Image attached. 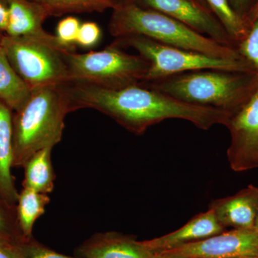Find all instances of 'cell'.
I'll use <instances>...</instances> for the list:
<instances>
[{
  "label": "cell",
  "instance_id": "9",
  "mask_svg": "<svg viewBox=\"0 0 258 258\" xmlns=\"http://www.w3.org/2000/svg\"><path fill=\"white\" fill-rule=\"evenodd\" d=\"M230 133L227 155L232 170L258 168V90L226 125Z\"/></svg>",
  "mask_w": 258,
  "mask_h": 258
},
{
  "label": "cell",
  "instance_id": "23",
  "mask_svg": "<svg viewBox=\"0 0 258 258\" xmlns=\"http://www.w3.org/2000/svg\"><path fill=\"white\" fill-rule=\"evenodd\" d=\"M239 54L253 67L258 76V18L251 24L248 34L236 46Z\"/></svg>",
  "mask_w": 258,
  "mask_h": 258
},
{
  "label": "cell",
  "instance_id": "19",
  "mask_svg": "<svg viewBox=\"0 0 258 258\" xmlns=\"http://www.w3.org/2000/svg\"><path fill=\"white\" fill-rule=\"evenodd\" d=\"M43 7L50 16L103 13L113 9L118 0H32Z\"/></svg>",
  "mask_w": 258,
  "mask_h": 258
},
{
  "label": "cell",
  "instance_id": "13",
  "mask_svg": "<svg viewBox=\"0 0 258 258\" xmlns=\"http://www.w3.org/2000/svg\"><path fill=\"white\" fill-rule=\"evenodd\" d=\"M209 208L225 228L253 229L258 212V188L249 185L232 196L214 200Z\"/></svg>",
  "mask_w": 258,
  "mask_h": 258
},
{
  "label": "cell",
  "instance_id": "28",
  "mask_svg": "<svg viewBox=\"0 0 258 258\" xmlns=\"http://www.w3.org/2000/svg\"><path fill=\"white\" fill-rule=\"evenodd\" d=\"M9 18V8L7 0H0V32L6 31Z\"/></svg>",
  "mask_w": 258,
  "mask_h": 258
},
{
  "label": "cell",
  "instance_id": "2",
  "mask_svg": "<svg viewBox=\"0 0 258 258\" xmlns=\"http://www.w3.org/2000/svg\"><path fill=\"white\" fill-rule=\"evenodd\" d=\"M141 83L188 104L215 108L232 116L257 91L258 76L255 73L200 70Z\"/></svg>",
  "mask_w": 258,
  "mask_h": 258
},
{
  "label": "cell",
  "instance_id": "8",
  "mask_svg": "<svg viewBox=\"0 0 258 258\" xmlns=\"http://www.w3.org/2000/svg\"><path fill=\"white\" fill-rule=\"evenodd\" d=\"M156 253L162 258L258 257V232L254 229L223 231L203 240Z\"/></svg>",
  "mask_w": 258,
  "mask_h": 258
},
{
  "label": "cell",
  "instance_id": "34",
  "mask_svg": "<svg viewBox=\"0 0 258 258\" xmlns=\"http://www.w3.org/2000/svg\"><path fill=\"white\" fill-rule=\"evenodd\" d=\"M158 256H159V255H158ZM159 258H162V257H160V256H159Z\"/></svg>",
  "mask_w": 258,
  "mask_h": 258
},
{
  "label": "cell",
  "instance_id": "32",
  "mask_svg": "<svg viewBox=\"0 0 258 258\" xmlns=\"http://www.w3.org/2000/svg\"><path fill=\"white\" fill-rule=\"evenodd\" d=\"M3 35L1 33V32H0V46H1L2 40H3Z\"/></svg>",
  "mask_w": 258,
  "mask_h": 258
},
{
  "label": "cell",
  "instance_id": "12",
  "mask_svg": "<svg viewBox=\"0 0 258 258\" xmlns=\"http://www.w3.org/2000/svg\"><path fill=\"white\" fill-rule=\"evenodd\" d=\"M81 258H159L143 241L115 232L98 233L78 249Z\"/></svg>",
  "mask_w": 258,
  "mask_h": 258
},
{
  "label": "cell",
  "instance_id": "6",
  "mask_svg": "<svg viewBox=\"0 0 258 258\" xmlns=\"http://www.w3.org/2000/svg\"><path fill=\"white\" fill-rule=\"evenodd\" d=\"M68 69V83L119 89L142 82L149 62L142 56L127 53L110 45L87 53L62 52Z\"/></svg>",
  "mask_w": 258,
  "mask_h": 258
},
{
  "label": "cell",
  "instance_id": "14",
  "mask_svg": "<svg viewBox=\"0 0 258 258\" xmlns=\"http://www.w3.org/2000/svg\"><path fill=\"white\" fill-rule=\"evenodd\" d=\"M223 231L225 227L220 225L214 212L209 208L208 211L192 217L177 230L152 240L143 241V243L153 252H160L203 240Z\"/></svg>",
  "mask_w": 258,
  "mask_h": 258
},
{
  "label": "cell",
  "instance_id": "25",
  "mask_svg": "<svg viewBox=\"0 0 258 258\" xmlns=\"http://www.w3.org/2000/svg\"><path fill=\"white\" fill-rule=\"evenodd\" d=\"M101 30L99 25L93 22H86L80 27L76 44L84 48L95 46L101 40Z\"/></svg>",
  "mask_w": 258,
  "mask_h": 258
},
{
  "label": "cell",
  "instance_id": "29",
  "mask_svg": "<svg viewBox=\"0 0 258 258\" xmlns=\"http://www.w3.org/2000/svg\"><path fill=\"white\" fill-rule=\"evenodd\" d=\"M257 18H258V0L256 1L255 4L254 5L248 15H247V20H248L249 23H252Z\"/></svg>",
  "mask_w": 258,
  "mask_h": 258
},
{
  "label": "cell",
  "instance_id": "24",
  "mask_svg": "<svg viewBox=\"0 0 258 258\" xmlns=\"http://www.w3.org/2000/svg\"><path fill=\"white\" fill-rule=\"evenodd\" d=\"M81 25L79 19L75 17L69 16L62 19L57 24L55 36L63 46L76 51L75 44H76Z\"/></svg>",
  "mask_w": 258,
  "mask_h": 258
},
{
  "label": "cell",
  "instance_id": "5",
  "mask_svg": "<svg viewBox=\"0 0 258 258\" xmlns=\"http://www.w3.org/2000/svg\"><path fill=\"white\" fill-rule=\"evenodd\" d=\"M111 45L122 50L133 48L149 62V69L142 82H149L181 73L200 70L255 73L253 67L244 59L218 58L170 46L141 35L115 38Z\"/></svg>",
  "mask_w": 258,
  "mask_h": 258
},
{
  "label": "cell",
  "instance_id": "33",
  "mask_svg": "<svg viewBox=\"0 0 258 258\" xmlns=\"http://www.w3.org/2000/svg\"><path fill=\"white\" fill-rule=\"evenodd\" d=\"M235 258H258V257H235Z\"/></svg>",
  "mask_w": 258,
  "mask_h": 258
},
{
  "label": "cell",
  "instance_id": "7",
  "mask_svg": "<svg viewBox=\"0 0 258 258\" xmlns=\"http://www.w3.org/2000/svg\"><path fill=\"white\" fill-rule=\"evenodd\" d=\"M1 46L15 71L32 91L68 83V69L61 51L25 37L3 35Z\"/></svg>",
  "mask_w": 258,
  "mask_h": 258
},
{
  "label": "cell",
  "instance_id": "31",
  "mask_svg": "<svg viewBox=\"0 0 258 258\" xmlns=\"http://www.w3.org/2000/svg\"><path fill=\"white\" fill-rule=\"evenodd\" d=\"M195 1H196L197 3H200V5H203V6L207 7V8H208V5H207L205 0H195ZM209 9H210V8H209Z\"/></svg>",
  "mask_w": 258,
  "mask_h": 258
},
{
  "label": "cell",
  "instance_id": "20",
  "mask_svg": "<svg viewBox=\"0 0 258 258\" xmlns=\"http://www.w3.org/2000/svg\"><path fill=\"white\" fill-rule=\"evenodd\" d=\"M205 2L237 46L247 36L252 23L237 14L229 0H205Z\"/></svg>",
  "mask_w": 258,
  "mask_h": 258
},
{
  "label": "cell",
  "instance_id": "16",
  "mask_svg": "<svg viewBox=\"0 0 258 258\" xmlns=\"http://www.w3.org/2000/svg\"><path fill=\"white\" fill-rule=\"evenodd\" d=\"M32 92L13 69L3 47L0 46V101L15 113L25 106Z\"/></svg>",
  "mask_w": 258,
  "mask_h": 258
},
{
  "label": "cell",
  "instance_id": "21",
  "mask_svg": "<svg viewBox=\"0 0 258 258\" xmlns=\"http://www.w3.org/2000/svg\"><path fill=\"white\" fill-rule=\"evenodd\" d=\"M23 237L16 205H11L0 196V238L16 242Z\"/></svg>",
  "mask_w": 258,
  "mask_h": 258
},
{
  "label": "cell",
  "instance_id": "18",
  "mask_svg": "<svg viewBox=\"0 0 258 258\" xmlns=\"http://www.w3.org/2000/svg\"><path fill=\"white\" fill-rule=\"evenodd\" d=\"M50 198L47 194L23 188L19 193L16 205L17 216L24 237H32V230L37 219L45 213Z\"/></svg>",
  "mask_w": 258,
  "mask_h": 258
},
{
  "label": "cell",
  "instance_id": "4",
  "mask_svg": "<svg viewBox=\"0 0 258 258\" xmlns=\"http://www.w3.org/2000/svg\"><path fill=\"white\" fill-rule=\"evenodd\" d=\"M71 112L60 86L33 90L25 106L13 113V167H23L38 151L60 143L64 118Z\"/></svg>",
  "mask_w": 258,
  "mask_h": 258
},
{
  "label": "cell",
  "instance_id": "22",
  "mask_svg": "<svg viewBox=\"0 0 258 258\" xmlns=\"http://www.w3.org/2000/svg\"><path fill=\"white\" fill-rule=\"evenodd\" d=\"M20 258H81L58 253L34 240L32 237H22L15 242Z\"/></svg>",
  "mask_w": 258,
  "mask_h": 258
},
{
  "label": "cell",
  "instance_id": "3",
  "mask_svg": "<svg viewBox=\"0 0 258 258\" xmlns=\"http://www.w3.org/2000/svg\"><path fill=\"white\" fill-rule=\"evenodd\" d=\"M108 31L115 38L141 35L165 45L223 59H244L236 47L226 46L201 35L167 15L118 0L112 9Z\"/></svg>",
  "mask_w": 258,
  "mask_h": 258
},
{
  "label": "cell",
  "instance_id": "1",
  "mask_svg": "<svg viewBox=\"0 0 258 258\" xmlns=\"http://www.w3.org/2000/svg\"><path fill=\"white\" fill-rule=\"evenodd\" d=\"M60 87L72 112L96 110L136 135H142L149 127L171 118L186 120L208 131L217 124L226 126L231 117L227 112L180 101L141 83L119 89L74 83Z\"/></svg>",
  "mask_w": 258,
  "mask_h": 258
},
{
  "label": "cell",
  "instance_id": "10",
  "mask_svg": "<svg viewBox=\"0 0 258 258\" xmlns=\"http://www.w3.org/2000/svg\"><path fill=\"white\" fill-rule=\"evenodd\" d=\"M145 9L175 19L201 35L226 46L236 47L225 29L211 10L195 0H128Z\"/></svg>",
  "mask_w": 258,
  "mask_h": 258
},
{
  "label": "cell",
  "instance_id": "11",
  "mask_svg": "<svg viewBox=\"0 0 258 258\" xmlns=\"http://www.w3.org/2000/svg\"><path fill=\"white\" fill-rule=\"evenodd\" d=\"M9 18L5 35L25 37L44 42L61 52H76L63 46L55 35L45 31L42 27L50 17L43 7L32 0H7Z\"/></svg>",
  "mask_w": 258,
  "mask_h": 258
},
{
  "label": "cell",
  "instance_id": "15",
  "mask_svg": "<svg viewBox=\"0 0 258 258\" xmlns=\"http://www.w3.org/2000/svg\"><path fill=\"white\" fill-rule=\"evenodd\" d=\"M13 113L0 101V196L16 205L19 193L12 175L13 162Z\"/></svg>",
  "mask_w": 258,
  "mask_h": 258
},
{
  "label": "cell",
  "instance_id": "17",
  "mask_svg": "<svg viewBox=\"0 0 258 258\" xmlns=\"http://www.w3.org/2000/svg\"><path fill=\"white\" fill-rule=\"evenodd\" d=\"M52 148H45L27 161L23 166V188L47 195L53 191L55 174L52 164Z\"/></svg>",
  "mask_w": 258,
  "mask_h": 258
},
{
  "label": "cell",
  "instance_id": "30",
  "mask_svg": "<svg viewBox=\"0 0 258 258\" xmlns=\"http://www.w3.org/2000/svg\"><path fill=\"white\" fill-rule=\"evenodd\" d=\"M253 229L256 231V232H258V212L257 216L255 217V220H254Z\"/></svg>",
  "mask_w": 258,
  "mask_h": 258
},
{
  "label": "cell",
  "instance_id": "27",
  "mask_svg": "<svg viewBox=\"0 0 258 258\" xmlns=\"http://www.w3.org/2000/svg\"><path fill=\"white\" fill-rule=\"evenodd\" d=\"M16 242L0 238V258H20Z\"/></svg>",
  "mask_w": 258,
  "mask_h": 258
},
{
  "label": "cell",
  "instance_id": "26",
  "mask_svg": "<svg viewBox=\"0 0 258 258\" xmlns=\"http://www.w3.org/2000/svg\"><path fill=\"white\" fill-rule=\"evenodd\" d=\"M229 1H230L231 6L232 7L236 13L242 18L247 20V15L254 5L255 4L257 0H229Z\"/></svg>",
  "mask_w": 258,
  "mask_h": 258
}]
</instances>
